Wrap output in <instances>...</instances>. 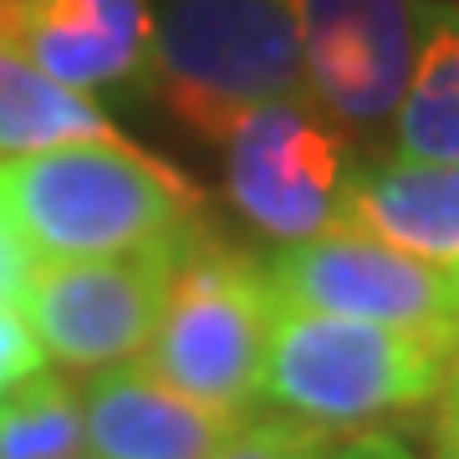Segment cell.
Wrapping results in <instances>:
<instances>
[{
    "label": "cell",
    "mask_w": 459,
    "mask_h": 459,
    "mask_svg": "<svg viewBox=\"0 0 459 459\" xmlns=\"http://www.w3.org/2000/svg\"><path fill=\"white\" fill-rule=\"evenodd\" d=\"M87 459H214L235 419L199 409L148 368H113L82 394Z\"/></svg>",
    "instance_id": "obj_10"
},
{
    "label": "cell",
    "mask_w": 459,
    "mask_h": 459,
    "mask_svg": "<svg viewBox=\"0 0 459 459\" xmlns=\"http://www.w3.org/2000/svg\"><path fill=\"white\" fill-rule=\"evenodd\" d=\"M347 143L307 98L265 102L225 138V189L235 210L276 240H312L337 225Z\"/></svg>",
    "instance_id": "obj_7"
},
{
    "label": "cell",
    "mask_w": 459,
    "mask_h": 459,
    "mask_svg": "<svg viewBox=\"0 0 459 459\" xmlns=\"http://www.w3.org/2000/svg\"><path fill=\"white\" fill-rule=\"evenodd\" d=\"M184 240L102 261L36 265L21 316L36 332L41 352L66 368H123L128 358L148 352Z\"/></svg>",
    "instance_id": "obj_5"
},
{
    "label": "cell",
    "mask_w": 459,
    "mask_h": 459,
    "mask_svg": "<svg viewBox=\"0 0 459 459\" xmlns=\"http://www.w3.org/2000/svg\"><path fill=\"white\" fill-rule=\"evenodd\" d=\"M0 41L47 77L92 92L148 72L153 16L143 0H0Z\"/></svg>",
    "instance_id": "obj_9"
},
{
    "label": "cell",
    "mask_w": 459,
    "mask_h": 459,
    "mask_svg": "<svg viewBox=\"0 0 459 459\" xmlns=\"http://www.w3.org/2000/svg\"><path fill=\"white\" fill-rule=\"evenodd\" d=\"M439 459H459V449H444V444H439Z\"/></svg>",
    "instance_id": "obj_20"
},
{
    "label": "cell",
    "mask_w": 459,
    "mask_h": 459,
    "mask_svg": "<svg viewBox=\"0 0 459 459\" xmlns=\"http://www.w3.org/2000/svg\"><path fill=\"white\" fill-rule=\"evenodd\" d=\"M31 276H36V255L26 246V235L16 230V220L0 204V307H21L26 291H31Z\"/></svg>",
    "instance_id": "obj_17"
},
{
    "label": "cell",
    "mask_w": 459,
    "mask_h": 459,
    "mask_svg": "<svg viewBox=\"0 0 459 459\" xmlns=\"http://www.w3.org/2000/svg\"><path fill=\"white\" fill-rule=\"evenodd\" d=\"M117 128L77 87L47 77L31 56L0 41V159H31L66 143H113Z\"/></svg>",
    "instance_id": "obj_12"
},
{
    "label": "cell",
    "mask_w": 459,
    "mask_h": 459,
    "mask_svg": "<svg viewBox=\"0 0 459 459\" xmlns=\"http://www.w3.org/2000/svg\"><path fill=\"white\" fill-rule=\"evenodd\" d=\"M148 82L164 108L210 143L265 102L312 92L301 41L281 0H164L153 16Z\"/></svg>",
    "instance_id": "obj_3"
},
{
    "label": "cell",
    "mask_w": 459,
    "mask_h": 459,
    "mask_svg": "<svg viewBox=\"0 0 459 459\" xmlns=\"http://www.w3.org/2000/svg\"><path fill=\"white\" fill-rule=\"evenodd\" d=\"M41 342H36V332L26 327V316L21 307H0V398L16 394L21 383H31L41 373Z\"/></svg>",
    "instance_id": "obj_16"
},
{
    "label": "cell",
    "mask_w": 459,
    "mask_h": 459,
    "mask_svg": "<svg viewBox=\"0 0 459 459\" xmlns=\"http://www.w3.org/2000/svg\"><path fill=\"white\" fill-rule=\"evenodd\" d=\"M0 459H87L82 398L62 377L21 383L0 398Z\"/></svg>",
    "instance_id": "obj_14"
},
{
    "label": "cell",
    "mask_w": 459,
    "mask_h": 459,
    "mask_svg": "<svg viewBox=\"0 0 459 459\" xmlns=\"http://www.w3.org/2000/svg\"><path fill=\"white\" fill-rule=\"evenodd\" d=\"M0 204L36 265L174 246L204 225L195 184L123 138L0 159Z\"/></svg>",
    "instance_id": "obj_1"
},
{
    "label": "cell",
    "mask_w": 459,
    "mask_h": 459,
    "mask_svg": "<svg viewBox=\"0 0 459 459\" xmlns=\"http://www.w3.org/2000/svg\"><path fill=\"white\" fill-rule=\"evenodd\" d=\"M332 230L459 271V164L398 159L347 174Z\"/></svg>",
    "instance_id": "obj_11"
},
{
    "label": "cell",
    "mask_w": 459,
    "mask_h": 459,
    "mask_svg": "<svg viewBox=\"0 0 459 459\" xmlns=\"http://www.w3.org/2000/svg\"><path fill=\"white\" fill-rule=\"evenodd\" d=\"M459 362V332L383 327L358 316L281 307L261 398L286 419L352 429L424 409Z\"/></svg>",
    "instance_id": "obj_2"
},
{
    "label": "cell",
    "mask_w": 459,
    "mask_h": 459,
    "mask_svg": "<svg viewBox=\"0 0 459 459\" xmlns=\"http://www.w3.org/2000/svg\"><path fill=\"white\" fill-rule=\"evenodd\" d=\"M265 281L281 307L327 316H358L383 327L459 332V271L377 246L368 235H312L265 261Z\"/></svg>",
    "instance_id": "obj_6"
},
{
    "label": "cell",
    "mask_w": 459,
    "mask_h": 459,
    "mask_svg": "<svg viewBox=\"0 0 459 459\" xmlns=\"http://www.w3.org/2000/svg\"><path fill=\"white\" fill-rule=\"evenodd\" d=\"M332 444V429L301 424V419H255V424H235L225 449L214 459H322Z\"/></svg>",
    "instance_id": "obj_15"
},
{
    "label": "cell",
    "mask_w": 459,
    "mask_h": 459,
    "mask_svg": "<svg viewBox=\"0 0 459 459\" xmlns=\"http://www.w3.org/2000/svg\"><path fill=\"white\" fill-rule=\"evenodd\" d=\"M276 312L281 301L265 281V265L246 250L220 246L199 225L179 250L143 368L174 394L195 398L199 409L246 424V413L261 403Z\"/></svg>",
    "instance_id": "obj_4"
},
{
    "label": "cell",
    "mask_w": 459,
    "mask_h": 459,
    "mask_svg": "<svg viewBox=\"0 0 459 459\" xmlns=\"http://www.w3.org/2000/svg\"><path fill=\"white\" fill-rule=\"evenodd\" d=\"M439 434H459V362L439 394Z\"/></svg>",
    "instance_id": "obj_18"
},
{
    "label": "cell",
    "mask_w": 459,
    "mask_h": 459,
    "mask_svg": "<svg viewBox=\"0 0 459 459\" xmlns=\"http://www.w3.org/2000/svg\"><path fill=\"white\" fill-rule=\"evenodd\" d=\"M398 159L409 164H459V11H424V36L394 113Z\"/></svg>",
    "instance_id": "obj_13"
},
{
    "label": "cell",
    "mask_w": 459,
    "mask_h": 459,
    "mask_svg": "<svg viewBox=\"0 0 459 459\" xmlns=\"http://www.w3.org/2000/svg\"><path fill=\"white\" fill-rule=\"evenodd\" d=\"M301 41L307 82L337 123H383L398 113L413 72V0H281Z\"/></svg>",
    "instance_id": "obj_8"
},
{
    "label": "cell",
    "mask_w": 459,
    "mask_h": 459,
    "mask_svg": "<svg viewBox=\"0 0 459 459\" xmlns=\"http://www.w3.org/2000/svg\"><path fill=\"white\" fill-rule=\"evenodd\" d=\"M439 444L444 449H459V434H439Z\"/></svg>",
    "instance_id": "obj_19"
}]
</instances>
